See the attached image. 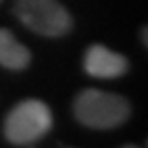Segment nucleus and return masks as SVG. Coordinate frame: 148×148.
Listing matches in <instances>:
<instances>
[{"instance_id":"1","label":"nucleus","mask_w":148,"mask_h":148,"mask_svg":"<svg viewBox=\"0 0 148 148\" xmlns=\"http://www.w3.org/2000/svg\"><path fill=\"white\" fill-rule=\"evenodd\" d=\"M73 117L83 127L94 131L117 129L131 117V102L115 92L100 88H83L73 98Z\"/></svg>"},{"instance_id":"2","label":"nucleus","mask_w":148,"mask_h":148,"mask_svg":"<svg viewBox=\"0 0 148 148\" xmlns=\"http://www.w3.org/2000/svg\"><path fill=\"white\" fill-rule=\"evenodd\" d=\"M54 125V115L46 102L27 98L17 102L4 117V138L16 146L29 144L46 137Z\"/></svg>"},{"instance_id":"3","label":"nucleus","mask_w":148,"mask_h":148,"mask_svg":"<svg viewBox=\"0 0 148 148\" xmlns=\"http://www.w3.org/2000/svg\"><path fill=\"white\" fill-rule=\"evenodd\" d=\"M14 14L27 29L46 38H62L73 29L71 14L58 0H16Z\"/></svg>"},{"instance_id":"4","label":"nucleus","mask_w":148,"mask_h":148,"mask_svg":"<svg viewBox=\"0 0 148 148\" xmlns=\"http://www.w3.org/2000/svg\"><path fill=\"white\" fill-rule=\"evenodd\" d=\"M129 60L104 44H90L83 56V69L94 79H119L129 71Z\"/></svg>"},{"instance_id":"5","label":"nucleus","mask_w":148,"mask_h":148,"mask_svg":"<svg viewBox=\"0 0 148 148\" xmlns=\"http://www.w3.org/2000/svg\"><path fill=\"white\" fill-rule=\"evenodd\" d=\"M0 66L10 71H23L31 66V50L4 27H0Z\"/></svg>"},{"instance_id":"6","label":"nucleus","mask_w":148,"mask_h":148,"mask_svg":"<svg viewBox=\"0 0 148 148\" xmlns=\"http://www.w3.org/2000/svg\"><path fill=\"white\" fill-rule=\"evenodd\" d=\"M140 40H143V44L148 48V25H144V27L140 29Z\"/></svg>"},{"instance_id":"7","label":"nucleus","mask_w":148,"mask_h":148,"mask_svg":"<svg viewBox=\"0 0 148 148\" xmlns=\"http://www.w3.org/2000/svg\"><path fill=\"white\" fill-rule=\"evenodd\" d=\"M121 148H138V146H135V144H125V146H121Z\"/></svg>"},{"instance_id":"8","label":"nucleus","mask_w":148,"mask_h":148,"mask_svg":"<svg viewBox=\"0 0 148 148\" xmlns=\"http://www.w3.org/2000/svg\"><path fill=\"white\" fill-rule=\"evenodd\" d=\"M146 148H148V140H146Z\"/></svg>"},{"instance_id":"9","label":"nucleus","mask_w":148,"mask_h":148,"mask_svg":"<svg viewBox=\"0 0 148 148\" xmlns=\"http://www.w3.org/2000/svg\"><path fill=\"white\" fill-rule=\"evenodd\" d=\"M0 2H2V0H0Z\"/></svg>"}]
</instances>
